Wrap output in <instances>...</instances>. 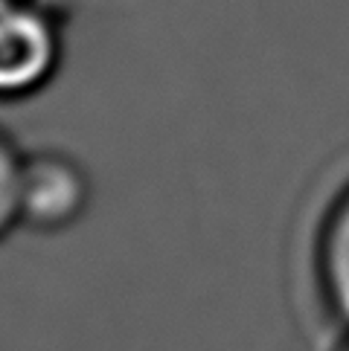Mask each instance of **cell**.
I'll use <instances>...</instances> for the list:
<instances>
[{
    "mask_svg": "<svg viewBox=\"0 0 349 351\" xmlns=\"http://www.w3.org/2000/svg\"><path fill=\"white\" fill-rule=\"evenodd\" d=\"M58 61V35L27 0H0V99L27 96L49 79Z\"/></svg>",
    "mask_w": 349,
    "mask_h": 351,
    "instance_id": "1",
    "label": "cell"
},
{
    "mask_svg": "<svg viewBox=\"0 0 349 351\" xmlns=\"http://www.w3.org/2000/svg\"><path fill=\"white\" fill-rule=\"evenodd\" d=\"M91 189L82 169L67 157L38 154L21 169V221L35 230H61L76 221Z\"/></svg>",
    "mask_w": 349,
    "mask_h": 351,
    "instance_id": "2",
    "label": "cell"
},
{
    "mask_svg": "<svg viewBox=\"0 0 349 351\" xmlns=\"http://www.w3.org/2000/svg\"><path fill=\"white\" fill-rule=\"evenodd\" d=\"M320 279L329 305L349 325V189L332 209L320 238Z\"/></svg>",
    "mask_w": 349,
    "mask_h": 351,
    "instance_id": "3",
    "label": "cell"
},
{
    "mask_svg": "<svg viewBox=\"0 0 349 351\" xmlns=\"http://www.w3.org/2000/svg\"><path fill=\"white\" fill-rule=\"evenodd\" d=\"M21 169L23 160L0 136V235L21 221Z\"/></svg>",
    "mask_w": 349,
    "mask_h": 351,
    "instance_id": "4",
    "label": "cell"
}]
</instances>
